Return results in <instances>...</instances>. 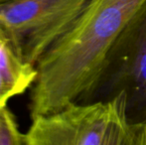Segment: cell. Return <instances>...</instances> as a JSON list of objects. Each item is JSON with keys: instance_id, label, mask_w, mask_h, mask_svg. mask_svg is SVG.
<instances>
[{"instance_id": "obj_1", "label": "cell", "mask_w": 146, "mask_h": 145, "mask_svg": "<svg viewBox=\"0 0 146 145\" xmlns=\"http://www.w3.org/2000/svg\"><path fill=\"white\" fill-rule=\"evenodd\" d=\"M146 0H88L74 24L36 65L31 119L90 101L110 50Z\"/></svg>"}, {"instance_id": "obj_5", "label": "cell", "mask_w": 146, "mask_h": 145, "mask_svg": "<svg viewBox=\"0 0 146 145\" xmlns=\"http://www.w3.org/2000/svg\"><path fill=\"white\" fill-rule=\"evenodd\" d=\"M0 75L16 95L25 93L34 83L36 67L22 61L11 43L0 31Z\"/></svg>"}, {"instance_id": "obj_7", "label": "cell", "mask_w": 146, "mask_h": 145, "mask_svg": "<svg viewBox=\"0 0 146 145\" xmlns=\"http://www.w3.org/2000/svg\"><path fill=\"white\" fill-rule=\"evenodd\" d=\"M13 97H16V95L0 75V109L7 107L8 101Z\"/></svg>"}, {"instance_id": "obj_2", "label": "cell", "mask_w": 146, "mask_h": 145, "mask_svg": "<svg viewBox=\"0 0 146 145\" xmlns=\"http://www.w3.org/2000/svg\"><path fill=\"white\" fill-rule=\"evenodd\" d=\"M26 145H146V124L129 119L126 97L120 93L33 118Z\"/></svg>"}, {"instance_id": "obj_8", "label": "cell", "mask_w": 146, "mask_h": 145, "mask_svg": "<svg viewBox=\"0 0 146 145\" xmlns=\"http://www.w3.org/2000/svg\"><path fill=\"white\" fill-rule=\"evenodd\" d=\"M7 1H9V0H0V4L4 3V2H7Z\"/></svg>"}, {"instance_id": "obj_3", "label": "cell", "mask_w": 146, "mask_h": 145, "mask_svg": "<svg viewBox=\"0 0 146 145\" xmlns=\"http://www.w3.org/2000/svg\"><path fill=\"white\" fill-rule=\"evenodd\" d=\"M88 0H9L0 4V31L22 61L36 67L71 28Z\"/></svg>"}, {"instance_id": "obj_4", "label": "cell", "mask_w": 146, "mask_h": 145, "mask_svg": "<svg viewBox=\"0 0 146 145\" xmlns=\"http://www.w3.org/2000/svg\"><path fill=\"white\" fill-rule=\"evenodd\" d=\"M120 93L129 119L146 124V8L111 48L90 101H108Z\"/></svg>"}, {"instance_id": "obj_6", "label": "cell", "mask_w": 146, "mask_h": 145, "mask_svg": "<svg viewBox=\"0 0 146 145\" xmlns=\"http://www.w3.org/2000/svg\"><path fill=\"white\" fill-rule=\"evenodd\" d=\"M26 145V133L19 130L13 113L7 107L0 109V145Z\"/></svg>"}]
</instances>
